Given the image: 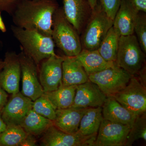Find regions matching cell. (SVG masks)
<instances>
[{
    "instance_id": "4dcf8cb0",
    "label": "cell",
    "mask_w": 146,
    "mask_h": 146,
    "mask_svg": "<svg viewBox=\"0 0 146 146\" xmlns=\"http://www.w3.org/2000/svg\"><path fill=\"white\" fill-rule=\"evenodd\" d=\"M138 11L146 13V0H128Z\"/></svg>"
},
{
    "instance_id": "ac0fdd59",
    "label": "cell",
    "mask_w": 146,
    "mask_h": 146,
    "mask_svg": "<svg viewBox=\"0 0 146 146\" xmlns=\"http://www.w3.org/2000/svg\"><path fill=\"white\" fill-rule=\"evenodd\" d=\"M89 76L76 56L64 55L62 63V84L78 85L89 81Z\"/></svg>"
},
{
    "instance_id": "d6a6232c",
    "label": "cell",
    "mask_w": 146,
    "mask_h": 146,
    "mask_svg": "<svg viewBox=\"0 0 146 146\" xmlns=\"http://www.w3.org/2000/svg\"><path fill=\"white\" fill-rule=\"evenodd\" d=\"M36 137L30 134H27V136L21 146H33L36 145Z\"/></svg>"
},
{
    "instance_id": "9c48e42d",
    "label": "cell",
    "mask_w": 146,
    "mask_h": 146,
    "mask_svg": "<svg viewBox=\"0 0 146 146\" xmlns=\"http://www.w3.org/2000/svg\"><path fill=\"white\" fill-rule=\"evenodd\" d=\"M97 135L66 133L53 125L42 135L40 144L43 146H94Z\"/></svg>"
},
{
    "instance_id": "7a4b0ae2",
    "label": "cell",
    "mask_w": 146,
    "mask_h": 146,
    "mask_svg": "<svg viewBox=\"0 0 146 146\" xmlns=\"http://www.w3.org/2000/svg\"><path fill=\"white\" fill-rule=\"evenodd\" d=\"M13 36L21 44V51L39 66L43 60L56 54L52 36L34 30L25 29L14 25L11 26Z\"/></svg>"
},
{
    "instance_id": "ba28073f",
    "label": "cell",
    "mask_w": 146,
    "mask_h": 146,
    "mask_svg": "<svg viewBox=\"0 0 146 146\" xmlns=\"http://www.w3.org/2000/svg\"><path fill=\"white\" fill-rule=\"evenodd\" d=\"M18 54L22 80L21 93L34 101L44 93L38 77V67L23 52L21 51Z\"/></svg>"
},
{
    "instance_id": "836d02e7",
    "label": "cell",
    "mask_w": 146,
    "mask_h": 146,
    "mask_svg": "<svg viewBox=\"0 0 146 146\" xmlns=\"http://www.w3.org/2000/svg\"><path fill=\"white\" fill-rule=\"evenodd\" d=\"M7 125L6 124L1 116V111H0V136L6 130Z\"/></svg>"
},
{
    "instance_id": "d4e9b609",
    "label": "cell",
    "mask_w": 146,
    "mask_h": 146,
    "mask_svg": "<svg viewBox=\"0 0 146 146\" xmlns=\"http://www.w3.org/2000/svg\"><path fill=\"white\" fill-rule=\"evenodd\" d=\"M27 133L20 125H10L0 136V146H21Z\"/></svg>"
},
{
    "instance_id": "6da1fadb",
    "label": "cell",
    "mask_w": 146,
    "mask_h": 146,
    "mask_svg": "<svg viewBox=\"0 0 146 146\" xmlns=\"http://www.w3.org/2000/svg\"><path fill=\"white\" fill-rule=\"evenodd\" d=\"M56 0H22L11 15L14 25L52 36V18L59 7Z\"/></svg>"
},
{
    "instance_id": "484cf974",
    "label": "cell",
    "mask_w": 146,
    "mask_h": 146,
    "mask_svg": "<svg viewBox=\"0 0 146 146\" xmlns=\"http://www.w3.org/2000/svg\"><path fill=\"white\" fill-rule=\"evenodd\" d=\"M139 139L146 141V113L138 115L128 134L125 146H131Z\"/></svg>"
},
{
    "instance_id": "3957f363",
    "label": "cell",
    "mask_w": 146,
    "mask_h": 146,
    "mask_svg": "<svg viewBox=\"0 0 146 146\" xmlns=\"http://www.w3.org/2000/svg\"><path fill=\"white\" fill-rule=\"evenodd\" d=\"M52 37L55 46L66 56H76L82 50L80 35L60 7L53 16Z\"/></svg>"
},
{
    "instance_id": "5b68a950",
    "label": "cell",
    "mask_w": 146,
    "mask_h": 146,
    "mask_svg": "<svg viewBox=\"0 0 146 146\" xmlns=\"http://www.w3.org/2000/svg\"><path fill=\"white\" fill-rule=\"evenodd\" d=\"M115 63L131 76L138 75L145 65V54L135 34L120 36Z\"/></svg>"
},
{
    "instance_id": "7c38bea8",
    "label": "cell",
    "mask_w": 146,
    "mask_h": 146,
    "mask_svg": "<svg viewBox=\"0 0 146 146\" xmlns=\"http://www.w3.org/2000/svg\"><path fill=\"white\" fill-rule=\"evenodd\" d=\"M3 62L0 71V84L7 93L12 95L17 94L20 92L21 77L18 54L14 51L7 52Z\"/></svg>"
},
{
    "instance_id": "4316f807",
    "label": "cell",
    "mask_w": 146,
    "mask_h": 146,
    "mask_svg": "<svg viewBox=\"0 0 146 146\" xmlns=\"http://www.w3.org/2000/svg\"><path fill=\"white\" fill-rule=\"evenodd\" d=\"M32 109L51 121L55 119L56 109L44 94L33 101Z\"/></svg>"
},
{
    "instance_id": "52a82bcc",
    "label": "cell",
    "mask_w": 146,
    "mask_h": 146,
    "mask_svg": "<svg viewBox=\"0 0 146 146\" xmlns=\"http://www.w3.org/2000/svg\"><path fill=\"white\" fill-rule=\"evenodd\" d=\"M112 97L136 116L146 112V86L135 76H131L127 86Z\"/></svg>"
},
{
    "instance_id": "d6986e66",
    "label": "cell",
    "mask_w": 146,
    "mask_h": 146,
    "mask_svg": "<svg viewBox=\"0 0 146 146\" xmlns=\"http://www.w3.org/2000/svg\"><path fill=\"white\" fill-rule=\"evenodd\" d=\"M86 108H69L56 109L53 125L58 128L66 133H76L78 131L80 124Z\"/></svg>"
},
{
    "instance_id": "74e56055",
    "label": "cell",
    "mask_w": 146,
    "mask_h": 146,
    "mask_svg": "<svg viewBox=\"0 0 146 146\" xmlns=\"http://www.w3.org/2000/svg\"><path fill=\"white\" fill-rule=\"evenodd\" d=\"M3 47V43L2 41H1V39H0V50L2 49Z\"/></svg>"
},
{
    "instance_id": "83f0119b",
    "label": "cell",
    "mask_w": 146,
    "mask_h": 146,
    "mask_svg": "<svg viewBox=\"0 0 146 146\" xmlns=\"http://www.w3.org/2000/svg\"><path fill=\"white\" fill-rule=\"evenodd\" d=\"M134 33H136L141 49L146 54V14L145 12H138L134 26Z\"/></svg>"
},
{
    "instance_id": "1f68e13d",
    "label": "cell",
    "mask_w": 146,
    "mask_h": 146,
    "mask_svg": "<svg viewBox=\"0 0 146 146\" xmlns=\"http://www.w3.org/2000/svg\"><path fill=\"white\" fill-rule=\"evenodd\" d=\"M0 84V111H2L6 104L8 98V95Z\"/></svg>"
},
{
    "instance_id": "30bf717a",
    "label": "cell",
    "mask_w": 146,
    "mask_h": 146,
    "mask_svg": "<svg viewBox=\"0 0 146 146\" xmlns=\"http://www.w3.org/2000/svg\"><path fill=\"white\" fill-rule=\"evenodd\" d=\"M131 127L103 119L94 146H125Z\"/></svg>"
},
{
    "instance_id": "5bb4252c",
    "label": "cell",
    "mask_w": 146,
    "mask_h": 146,
    "mask_svg": "<svg viewBox=\"0 0 146 146\" xmlns=\"http://www.w3.org/2000/svg\"><path fill=\"white\" fill-rule=\"evenodd\" d=\"M107 97L96 84L89 80L77 86L74 102L70 108L84 109L102 107Z\"/></svg>"
},
{
    "instance_id": "f546056e",
    "label": "cell",
    "mask_w": 146,
    "mask_h": 146,
    "mask_svg": "<svg viewBox=\"0 0 146 146\" xmlns=\"http://www.w3.org/2000/svg\"><path fill=\"white\" fill-rule=\"evenodd\" d=\"M22 0H0V12L11 16L17 6Z\"/></svg>"
},
{
    "instance_id": "8fae6325",
    "label": "cell",
    "mask_w": 146,
    "mask_h": 146,
    "mask_svg": "<svg viewBox=\"0 0 146 146\" xmlns=\"http://www.w3.org/2000/svg\"><path fill=\"white\" fill-rule=\"evenodd\" d=\"M64 56H52L41 62L39 80L44 93L58 89L62 84V63Z\"/></svg>"
},
{
    "instance_id": "2e32d148",
    "label": "cell",
    "mask_w": 146,
    "mask_h": 146,
    "mask_svg": "<svg viewBox=\"0 0 146 146\" xmlns=\"http://www.w3.org/2000/svg\"><path fill=\"white\" fill-rule=\"evenodd\" d=\"M138 11L128 0H121L113 27L120 36L134 34V28Z\"/></svg>"
},
{
    "instance_id": "603a6c76",
    "label": "cell",
    "mask_w": 146,
    "mask_h": 146,
    "mask_svg": "<svg viewBox=\"0 0 146 146\" xmlns=\"http://www.w3.org/2000/svg\"><path fill=\"white\" fill-rule=\"evenodd\" d=\"M77 85L65 86L61 84L54 91L44 93L56 109L71 107L74 102Z\"/></svg>"
},
{
    "instance_id": "ffe728a7",
    "label": "cell",
    "mask_w": 146,
    "mask_h": 146,
    "mask_svg": "<svg viewBox=\"0 0 146 146\" xmlns=\"http://www.w3.org/2000/svg\"><path fill=\"white\" fill-rule=\"evenodd\" d=\"M76 57L81 63L88 76L117 65L115 62L105 60L98 50H89L82 49Z\"/></svg>"
},
{
    "instance_id": "4fadbf2b",
    "label": "cell",
    "mask_w": 146,
    "mask_h": 146,
    "mask_svg": "<svg viewBox=\"0 0 146 146\" xmlns=\"http://www.w3.org/2000/svg\"><path fill=\"white\" fill-rule=\"evenodd\" d=\"M33 101L19 92L12 95L1 111L3 119L7 125H20L32 108Z\"/></svg>"
},
{
    "instance_id": "e575fe53",
    "label": "cell",
    "mask_w": 146,
    "mask_h": 146,
    "mask_svg": "<svg viewBox=\"0 0 146 146\" xmlns=\"http://www.w3.org/2000/svg\"><path fill=\"white\" fill-rule=\"evenodd\" d=\"M1 13L2 12H0V31L2 32L5 33L6 32L7 30L5 24L3 21Z\"/></svg>"
},
{
    "instance_id": "8992f818",
    "label": "cell",
    "mask_w": 146,
    "mask_h": 146,
    "mask_svg": "<svg viewBox=\"0 0 146 146\" xmlns=\"http://www.w3.org/2000/svg\"><path fill=\"white\" fill-rule=\"evenodd\" d=\"M131 75L117 65L89 75V80L96 84L107 97L113 96L123 89Z\"/></svg>"
},
{
    "instance_id": "cb8c5ba5",
    "label": "cell",
    "mask_w": 146,
    "mask_h": 146,
    "mask_svg": "<svg viewBox=\"0 0 146 146\" xmlns=\"http://www.w3.org/2000/svg\"><path fill=\"white\" fill-rule=\"evenodd\" d=\"M120 36L119 35L112 26L110 29L100 45L98 51L102 57L106 61H116Z\"/></svg>"
},
{
    "instance_id": "277c9868",
    "label": "cell",
    "mask_w": 146,
    "mask_h": 146,
    "mask_svg": "<svg viewBox=\"0 0 146 146\" xmlns=\"http://www.w3.org/2000/svg\"><path fill=\"white\" fill-rule=\"evenodd\" d=\"M113 24V20L107 16L99 1L80 35L82 48L98 50Z\"/></svg>"
},
{
    "instance_id": "44dd1931",
    "label": "cell",
    "mask_w": 146,
    "mask_h": 146,
    "mask_svg": "<svg viewBox=\"0 0 146 146\" xmlns=\"http://www.w3.org/2000/svg\"><path fill=\"white\" fill-rule=\"evenodd\" d=\"M103 119L102 107L86 108L78 133L84 136L97 135Z\"/></svg>"
},
{
    "instance_id": "d590c367",
    "label": "cell",
    "mask_w": 146,
    "mask_h": 146,
    "mask_svg": "<svg viewBox=\"0 0 146 146\" xmlns=\"http://www.w3.org/2000/svg\"><path fill=\"white\" fill-rule=\"evenodd\" d=\"M99 1V0H88L92 10H93L95 8Z\"/></svg>"
},
{
    "instance_id": "8d00e7d4",
    "label": "cell",
    "mask_w": 146,
    "mask_h": 146,
    "mask_svg": "<svg viewBox=\"0 0 146 146\" xmlns=\"http://www.w3.org/2000/svg\"><path fill=\"white\" fill-rule=\"evenodd\" d=\"M4 62L3 60H2L1 59H0V71L2 69L3 66Z\"/></svg>"
},
{
    "instance_id": "9a60e30c",
    "label": "cell",
    "mask_w": 146,
    "mask_h": 146,
    "mask_svg": "<svg viewBox=\"0 0 146 146\" xmlns=\"http://www.w3.org/2000/svg\"><path fill=\"white\" fill-rule=\"evenodd\" d=\"M62 8L65 17L80 35L92 13L88 0H63Z\"/></svg>"
},
{
    "instance_id": "e0dca14e",
    "label": "cell",
    "mask_w": 146,
    "mask_h": 146,
    "mask_svg": "<svg viewBox=\"0 0 146 146\" xmlns=\"http://www.w3.org/2000/svg\"><path fill=\"white\" fill-rule=\"evenodd\" d=\"M102 107L103 119L131 127L137 117L112 96L107 97Z\"/></svg>"
},
{
    "instance_id": "f1b7e54d",
    "label": "cell",
    "mask_w": 146,
    "mask_h": 146,
    "mask_svg": "<svg viewBox=\"0 0 146 146\" xmlns=\"http://www.w3.org/2000/svg\"><path fill=\"white\" fill-rule=\"evenodd\" d=\"M105 12L110 19L114 21L119 7L121 0H99Z\"/></svg>"
},
{
    "instance_id": "7402d4cb",
    "label": "cell",
    "mask_w": 146,
    "mask_h": 146,
    "mask_svg": "<svg viewBox=\"0 0 146 146\" xmlns=\"http://www.w3.org/2000/svg\"><path fill=\"white\" fill-rule=\"evenodd\" d=\"M52 125L53 121L39 115L32 109L30 110L20 124L27 134L36 137L43 135Z\"/></svg>"
}]
</instances>
